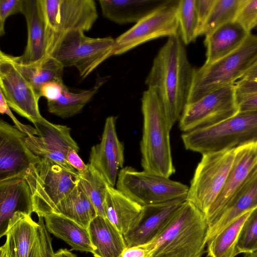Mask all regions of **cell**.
<instances>
[{"instance_id": "5b68a950", "label": "cell", "mask_w": 257, "mask_h": 257, "mask_svg": "<svg viewBox=\"0 0 257 257\" xmlns=\"http://www.w3.org/2000/svg\"><path fill=\"white\" fill-rule=\"evenodd\" d=\"M257 60V34L250 33L234 52L195 68L188 102H195L217 89L234 85Z\"/></svg>"}, {"instance_id": "ab89813d", "label": "cell", "mask_w": 257, "mask_h": 257, "mask_svg": "<svg viewBox=\"0 0 257 257\" xmlns=\"http://www.w3.org/2000/svg\"><path fill=\"white\" fill-rule=\"evenodd\" d=\"M0 94V112L1 114L8 115L14 122V126L27 136L37 135L38 133L35 127L23 124L18 120L12 112L11 108L8 105L3 94L1 92Z\"/></svg>"}, {"instance_id": "4dcf8cb0", "label": "cell", "mask_w": 257, "mask_h": 257, "mask_svg": "<svg viewBox=\"0 0 257 257\" xmlns=\"http://www.w3.org/2000/svg\"><path fill=\"white\" fill-rule=\"evenodd\" d=\"M251 211L237 218L207 242L209 257H234L238 254L236 248L240 232Z\"/></svg>"}, {"instance_id": "ffe728a7", "label": "cell", "mask_w": 257, "mask_h": 257, "mask_svg": "<svg viewBox=\"0 0 257 257\" xmlns=\"http://www.w3.org/2000/svg\"><path fill=\"white\" fill-rule=\"evenodd\" d=\"M22 14L27 23V45L22 55L13 58L19 63L30 64L47 56L46 24L40 0H24Z\"/></svg>"}, {"instance_id": "5bb4252c", "label": "cell", "mask_w": 257, "mask_h": 257, "mask_svg": "<svg viewBox=\"0 0 257 257\" xmlns=\"http://www.w3.org/2000/svg\"><path fill=\"white\" fill-rule=\"evenodd\" d=\"M34 125L37 135L27 136L25 138L29 149L41 159L50 160L68 171L77 172L66 158L69 149L79 150L71 136L70 128L66 125L50 122L44 117Z\"/></svg>"}, {"instance_id": "d6a6232c", "label": "cell", "mask_w": 257, "mask_h": 257, "mask_svg": "<svg viewBox=\"0 0 257 257\" xmlns=\"http://www.w3.org/2000/svg\"><path fill=\"white\" fill-rule=\"evenodd\" d=\"M244 0H215L214 4L202 27L199 36H205L218 28L235 20Z\"/></svg>"}, {"instance_id": "4316f807", "label": "cell", "mask_w": 257, "mask_h": 257, "mask_svg": "<svg viewBox=\"0 0 257 257\" xmlns=\"http://www.w3.org/2000/svg\"><path fill=\"white\" fill-rule=\"evenodd\" d=\"M43 217L47 231L66 242L71 250L92 253L94 247L88 229L57 213H51Z\"/></svg>"}, {"instance_id": "bcb514c9", "label": "cell", "mask_w": 257, "mask_h": 257, "mask_svg": "<svg viewBox=\"0 0 257 257\" xmlns=\"http://www.w3.org/2000/svg\"><path fill=\"white\" fill-rule=\"evenodd\" d=\"M55 257H77L67 248H61L55 252Z\"/></svg>"}, {"instance_id": "30bf717a", "label": "cell", "mask_w": 257, "mask_h": 257, "mask_svg": "<svg viewBox=\"0 0 257 257\" xmlns=\"http://www.w3.org/2000/svg\"><path fill=\"white\" fill-rule=\"evenodd\" d=\"M46 24L47 55L62 35L90 30L98 18L93 0H40Z\"/></svg>"}, {"instance_id": "74e56055", "label": "cell", "mask_w": 257, "mask_h": 257, "mask_svg": "<svg viewBox=\"0 0 257 257\" xmlns=\"http://www.w3.org/2000/svg\"><path fill=\"white\" fill-rule=\"evenodd\" d=\"M24 0H0V36L5 35V24L11 15L23 13Z\"/></svg>"}, {"instance_id": "f1b7e54d", "label": "cell", "mask_w": 257, "mask_h": 257, "mask_svg": "<svg viewBox=\"0 0 257 257\" xmlns=\"http://www.w3.org/2000/svg\"><path fill=\"white\" fill-rule=\"evenodd\" d=\"M105 78H100L90 89L78 93L69 91L65 88L62 96L57 100L47 101L48 111L56 116L66 118L79 113L104 83Z\"/></svg>"}, {"instance_id": "44dd1931", "label": "cell", "mask_w": 257, "mask_h": 257, "mask_svg": "<svg viewBox=\"0 0 257 257\" xmlns=\"http://www.w3.org/2000/svg\"><path fill=\"white\" fill-rule=\"evenodd\" d=\"M17 212L31 215L32 194L25 175L0 181V237L5 235L10 219Z\"/></svg>"}, {"instance_id": "484cf974", "label": "cell", "mask_w": 257, "mask_h": 257, "mask_svg": "<svg viewBox=\"0 0 257 257\" xmlns=\"http://www.w3.org/2000/svg\"><path fill=\"white\" fill-rule=\"evenodd\" d=\"M88 230L94 257H121L127 247L123 235L106 217L97 216Z\"/></svg>"}, {"instance_id": "d4e9b609", "label": "cell", "mask_w": 257, "mask_h": 257, "mask_svg": "<svg viewBox=\"0 0 257 257\" xmlns=\"http://www.w3.org/2000/svg\"><path fill=\"white\" fill-rule=\"evenodd\" d=\"M143 209L144 206L108 186L104 205L105 217L123 235L137 222Z\"/></svg>"}, {"instance_id": "b9f144b4", "label": "cell", "mask_w": 257, "mask_h": 257, "mask_svg": "<svg viewBox=\"0 0 257 257\" xmlns=\"http://www.w3.org/2000/svg\"><path fill=\"white\" fill-rule=\"evenodd\" d=\"M156 249L153 242L140 245L127 247L121 257H151Z\"/></svg>"}, {"instance_id": "f35d334b", "label": "cell", "mask_w": 257, "mask_h": 257, "mask_svg": "<svg viewBox=\"0 0 257 257\" xmlns=\"http://www.w3.org/2000/svg\"><path fill=\"white\" fill-rule=\"evenodd\" d=\"M66 87L63 81H51L40 86L39 93L41 96L45 97L47 101H55L62 96Z\"/></svg>"}, {"instance_id": "d590c367", "label": "cell", "mask_w": 257, "mask_h": 257, "mask_svg": "<svg viewBox=\"0 0 257 257\" xmlns=\"http://www.w3.org/2000/svg\"><path fill=\"white\" fill-rule=\"evenodd\" d=\"M236 248L238 254L257 251V208L251 211L244 223Z\"/></svg>"}, {"instance_id": "7bdbcfd3", "label": "cell", "mask_w": 257, "mask_h": 257, "mask_svg": "<svg viewBox=\"0 0 257 257\" xmlns=\"http://www.w3.org/2000/svg\"><path fill=\"white\" fill-rule=\"evenodd\" d=\"M215 0H195V7L199 22L200 32L207 19Z\"/></svg>"}, {"instance_id": "f546056e", "label": "cell", "mask_w": 257, "mask_h": 257, "mask_svg": "<svg viewBox=\"0 0 257 257\" xmlns=\"http://www.w3.org/2000/svg\"><path fill=\"white\" fill-rule=\"evenodd\" d=\"M14 62L21 73L39 92L40 86L51 81H63L64 66L55 58L47 56L30 64Z\"/></svg>"}, {"instance_id": "4fadbf2b", "label": "cell", "mask_w": 257, "mask_h": 257, "mask_svg": "<svg viewBox=\"0 0 257 257\" xmlns=\"http://www.w3.org/2000/svg\"><path fill=\"white\" fill-rule=\"evenodd\" d=\"M234 85L217 89L198 100L187 103L179 120V128L184 133L211 125L237 113Z\"/></svg>"}, {"instance_id": "cb8c5ba5", "label": "cell", "mask_w": 257, "mask_h": 257, "mask_svg": "<svg viewBox=\"0 0 257 257\" xmlns=\"http://www.w3.org/2000/svg\"><path fill=\"white\" fill-rule=\"evenodd\" d=\"M250 34L234 21L205 36L204 45L206 51L204 63H213L234 52L241 46Z\"/></svg>"}, {"instance_id": "8992f818", "label": "cell", "mask_w": 257, "mask_h": 257, "mask_svg": "<svg viewBox=\"0 0 257 257\" xmlns=\"http://www.w3.org/2000/svg\"><path fill=\"white\" fill-rule=\"evenodd\" d=\"M25 178L31 192L34 212L44 217L78 184L79 174L42 159L30 166Z\"/></svg>"}, {"instance_id": "60d3db41", "label": "cell", "mask_w": 257, "mask_h": 257, "mask_svg": "<svg viewBox=\"0 0 257 257\" xmlns=\"http://www.w3.org/2000/svg\"><path fill=\"white\" fill-rule=\"evenodd\" d=\"M38 218L41 244V257H55L52 244V238L46 228L44 217L39 216Z\"/></svg>"}, {"instance_id": "1f68e13d", "label": "cell", "mask_w": 257, "mask_h": 257, "mask_svg": "<svg viewBox=\"0 0 257 257\" xmlns=\"http://www.w3.org/2000/svg\"><path fill=\"white\" fill-rule=\"evenodd\" d=\"M88 165L87 170L79 174V184L94 205L97 216L106 217L104 205L109 184L99 173Z\"/></svg>"}, {"instance_id": "277c9868", "label": "cell", "mask_w": 257, "mask_h": 257, "mask_svg": "<svg viewBox=\"0 0 257 257\" xmlns=\"http://www.w3.org/2000/svg\"><path fill=\"white\" fill-rule=\"evenodd\" d=\"M185 148L202 155L257 141V111L238 112L217 123L183 133Z\"/></svg>"}, {"instance_id": "52a82bcc", "label": "cell", "mask_w": 257, "mask_h": 257, "mask_svg": "<svg viewBox=\"0 0 257 257\" xmlns=\"http://www.w3.org/2000/svg\"><path fill=\"white\" fill-rule=\"evenodd\" d=\"M115 39L110 37L90 38L81 30H72L61 36L48 56L63 66L75 67L84 79L112 56Z\"/></svg>"}, {"instance_id": "e0dca14e", "label": "cell", "mask_w": 257, "mask_h": 257, "mask_svg": "<svg viewBox=\"0 0 257 257\" xmlns=\"http://www.w3.org/2000/svg\"><path fill=\"white\" fill-rule=\"evenodd\" d=\"M115 119L113 116L106 118L100 142L91 147L88 163L112 187L124 163V148L117 135Z\"/></svg>"}, {"instance_id": "2e32d148", "label": "cell", "mask_w": 257, "mask_h": 257, "mask_svg": "<svg viewBox=\"0 0 257 257\" xmlns=\"http://www.w3.org/2000/svg\"><path fill=\"white\" fill-rule=\"evenodd\" d=\"M256 169L257 141L236 147L234 160L225 185L205 215L208 225L217 217Z\"/></svg>"}, {"instance_id": "7dc6e473", "label": "cell", "mask_w": 257, "mask_h": 257, "mask_svg": "<svg viewBox=\"0 0 257 257\" xmlns=\"http://www.w3.org/2000/svg\"><path fill=\"white\" fill-rule=\"evenodd\" d=\"M243 257H257V251L245 253Z\"/></svg>"}, {"instance_id": "3957f363", "label": "cell", "mask_w": 257, "mask_h": 257, "mask_svg": "<svg viewBox=\"0 0 257 257\" xmlns=\"http://www.w3.org/2000/svg\"><path fill=\"white\" fill-rule=\"evenodd\" d=\"M143 135L141 165L149 173L169 178L175 172L170 145V128L162 105L154 91L147 89L142 98Z\"/></svg>"}, {"instance_id": "6da1fadb", "label": "cell", "mask_w": 257, "mask_h": 257, "mask_svg": "<svg viewBox=\"0 0 257 257\" xmlns=\"http://www.w3.org/2000/svg\"><path fill=\"white\" fill-rule=\"evenodd\" d=\"M179 34L168 38L155 57L145 80L157 95L171 130L188 102L195 68Z\"/></svg>"}, {"instance_id": "8d00e7d4", "label": "cell", "mask_w": 257, "mask_h": 257, "mask_svg": "<svg viewBox=\"0 0 257 257\" xmlns=\"http://www.w3.org/2000/svg\"><path fill=\"white\" fill-rule=\"evenodd\" d=\"M235 21L251 33L257 26V0H244Z\"/></svg>"}, {"instance_id": "7a4b0ae2", "label": "cell", "mask_w": 257, "mask_h": 257, "mask_svg": "<svg viewBox=\"0 0 257 257\" xmlns=\"http://www.w3.org/2000/svg\"><path fill=\"white\" fill-rule=\"evenodd\" d=\"M208 225L205 215L185 200L153 242L151 257H202Z\"/></svg>"}, {"instance_id": "ba28073f", "label": "cell", "mask_w": 257, "mask_h": 257, "mask_svg": "<svg viewBox=\"0 0 257 257\" xmlns=\"http://www.w3.org/2000/svg\"><path fill=\"white\" fill-rule=\"evenodd\" d=\"M235 148L203 154L195 169L186 200L204 215L225 185L234 160Z\"/></svg>"}, {"instance_id": "9c48e42d", "label": "cell", "mask_w": 257, "mask_h": 257, "mask_svg": "<svg viewBox=\"0 0 257 257\" xmlns=\"http://www.w3.org/2000/svg\"><path fill=\"white\" fill-rule=\"evenodd\" d=\"M116 189L142 206L161 203L186 198L189 187L169 178L139 171L131 167L121 169Z\"/></svg>"}, {"instance_id": "ee69618b", "label": "cell", "mask_w": 257, "mask_h": 257, "mask_svg": "<svg viewBox=\"0 0 257 257\" xmlns=\"http://www.w3.org/2000/svg\"><path fill=\"white\" fill-rule=\"evenodd\" d=\"M78 151L69 149L66 155L67 161L79 174L84 173L88 169V165L85 164L78 154Z\"/></svg>"}, {"instance_id": "7c38bea8", "label": "cell", "mask_w": 257, "mask_h": 257, "mask_svg": "<svg viewBox=\"0 0 257 257\" xmlns=\"http://www.w3.org/2000/svg\"><path fill=\"white\" fill-rule=\"evenodd\" d=\"M0 92L8 105L34 124L42 119L39 92L17 68L13 56L0 51Z\"/></svg>"}, {"instance_id": "7402d4cb", "label": "cell", "mask_w": 257, "mask_h": 257, "mask_svg": "<svg viewBox=\"0 0 257 257\" xmlns=\"http://www.w3.org/2000/svg\"><path fill=\"white\" fill-rule=\"evenodd\" d=\"M257 208V169L208 225L207 242L231 222Z\"/></svg>"}, {"instance_id": "f6af8a7d", "label": "cell", "mask_w": 257, "mask_h": 257, "mask_svg": "<svg viewBox=\"0 0 257 257\" xmlns=\"http://www.w3.org/2000/svg\"><path fill=\"white\" fill-rule=\"evenodd\" d=\"M240 79L257 81V60Z\"/></svg>"}, {"instance_id": "8fae6325", "label": "cell", "mask_w": 257, "mask_h": 257, "mask_svg": "<svg viewBox=\"0 0 257 257\" xmlns=\"http://www.w3.org/2000/svg\"><path fill=\"white\" fill-rule=\"evenodd\" d=\"M179 0L167 4L148 15L114 41L112 56L128 51L154 39L179 34L178 6Z\"/></svg>"}, {"instance_id": "e575fe53", "label": "cell", "mask_w": 257, "mask_h": 257, "mask_svg": "<svg viewBox=\"0 0 257 257\" xmlns=\"http://www.w3.org/2000/svg\"><path fill=\"white\" fill-rule=\"evenodd\" d=\"M234 89L238 112L257 111V81L239 79Z\"/></svg>"}, {"instance_id": "d6986e66", "label": "cell", "mask_w": 257, "mask_h": 257, "mask_svg": "<svg viewBox=\"0 0 257 257\" xmlns=\"http://www.w3.org/2000/svg\"><path fill=\"white\" fill-rule=\"evenodd\" d=\"M186 198L144 206L142 214L123 235L127 247L152 242L160 234Z\"/></svg>"}, {"instance_id": "603a6c76", "label": "cell", "mask_w": 257, "mask_h": 257, "mask_svg": "<svg viewBox=\"0 0 257 257\" xmlns=\"http://www.w3.org/2000/svg\"><path fill=\"white\" fill-rule=\"evenodd\" d=\"M170 0H99L102 14L118 24L137 23Z\"/></svg>"}, {"instance_id": "9a60e30c", "label": "cell", "mask_w": 257, "mask_h": 257, "mask_svg": "<svg viewBox=\"0 0 257 257\" xmlns=\"http://www.w3.org/2000/svg\"><path fill=\"white\" fill-rule=\"evenodd\" d=\"M27 135L0 120V181L25 175L32 164L41 160L28 147Z\"/></svg>"}, {"instance_id": "83f0119b", "label": "cell", "mask_w": 257, "mask_h": 257, "mask_svg": "<svg viewBox=\"0 0 257 257\" xmlns=\"http://www.w3.org/2000/svg\"><path fill=\"white\" fill-rule=\"evenodd\" d=\"M51 213L68 218L86 229L97 216L94 205L79 183L55 207Z\"/></svg>"}, {"instance_id": "ac0fdd59", "label": "cell", "mask_w": 257, "mask_h": 257, "mask_svg": "<svg viewBox=\"0 0 257 257\" xmlns=\"http://www.w3.org/2000/svg\"><path fill=\"white\" fill-rule=\"evenodd\" d=\"M0 257H41L39 225L31 215L17 212L10 219Z\"/></svg>"}, {"instance_id": "836d02e7", "label": "cell", "mask_w": 257, "mask_h": 257, "mask_svg": "<svg viewBox=\"0 0 257 257\" xmlns=\"http://www.w3.org/2000/svg\"><path fill=\"white\" fill-rule=\"evenodd\" d=\"M179 35L186 45L199 36V22L195 0H179L178 6Z\"/></svg>"}, {"instance_id": "c3c4849f", "label": "cell", "mask_w": 257, "mask_h": 257, "mask_svg": "<svg viewBox=\"0 0 257 257\" xmlns=\"http://www.w3.org/2000/svg\"><path fill=\"white\" fill-rule=\"evenodd\" d=\"M255 30L257 31V26L255 27Z\"/></svg>"}]
</instances>
